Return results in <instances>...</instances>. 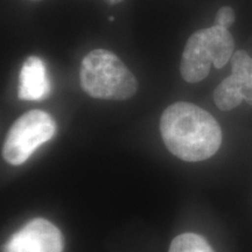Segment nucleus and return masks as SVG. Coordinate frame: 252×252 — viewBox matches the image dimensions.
Instances as JSON below:
<instances>
[{
	"label": "nucleus",
	"instance_id": "1",
	"mask_svg": "<svg viewBox=\"0 0 252 252\" xmlns=\"http://www.w3.org/2000/svg\"><path fill=\"white\" fill-rule=\"evenodd\" d=\"M160 131L169 152L184 161L209 159L222 144V131L216 119L191 103L169 105L162 112Z\"/></svg>",
	"mask_w": 252,
	"mask_h": 252
},
{
	"label": "nucleus",
	"instance_id": "2",
	"mask_svg": "<svg viewBox=\"0 0 252 252\" xmlns=\"http://www.w3.org/2000/svg\"><path fill=\"white\" fill-rule=\"evenodd\" d=\"M84 93L93 98L125 100L138 90V82L117 55L106 49H94L84 56L80 69Z\"/></svg>",
	"mask_w": 252,
	"mask_h": 252
},
{
	"label": "nucleus",
	"instance_id": "3",
	"mask_svg": "<svg viewBox=\"0 0 252 252\" xmlns=\"http://www.w3.org/2000/svg\"><path fill=\"white\" fill-rule=\"evenodd\" d=\"M235 40L228 28L213 25L195 32L182 53L180 72L188 83L203 81L214 65L223 68L234 55Z\"/></svg>",
	"mask_w": 252,
	"mask_h": 252
},
{
	"label": "nucleus",
	"instance_id": "4",
	"mask_svg": "<svg viewBox=\"0 0 252 252\" xmlns=\"http://www.w3.org/2000/svg\"><path fill=\"white\" fill-rule=\"evenodd\" d=\"M56 132L54 118L41 110H32L21 116L9 128L2 147V157L13 166L23 165L42 144Z\"/></svg>",
	"mask_w": 252,
	"mask_h": 252
},
{
	"label": "nucleus",
	"instance_id": "5",
	"mask_svg": "<svg viewBox=\"0 0 252 252\" xmlns=\"http://www.w3.org/2000/svg\"><path fill=\"white\" fill-rule=\"evenodd\" d=\"M61 231L45 219H34L19 229L2 247V252H62Z\"/></svg>",
	"mask_w": 252,
	"mask_h": 252
},
{
	"label": "nucleus",
	"instance_id": "6",
	"mask_svg": "<svg viewBox=\"0 0 252 252\" xmlns=\"http://www.w3.org/2000/svg\"><path fill=\"white\" fill-rule=\"evenodd\" d=\"M50 81L45 62L37 56H30L20 71L18 97L23 100H42L50 94Z\"/></svg>",
	"mask_w": 252,
	"mask_h": 252
},
{
	"label": "nucleus",
	"instance_id": "7",
	"mask_svg": "<svg viewBox=\"0 0 252 252\" xmlns=\"http://www.w3.org/2000/svg\"><path fill=\"white\" fill-rule=\"evenodd\" d=\"M232 80L241 90L245 102L252 105V59L245 50H237L231 60Z\"/></svg>",
	"mask_w": 252,
	"mask_h": 252
},
{
	"label": "nucleus",
	"instance_id": "8",
	"mask_svg": "<svg viewBox=\"0 0 252 252\" xmlns=\"http://www.w3.org/2000/svg\"><path fill=\"white\" fill-rule=\"evenodd\" d=\"M243 100L241 90L231 76L224 78L214 91V102L222 111H230L237 108Z\"/></svg>",
	"mask_w": 252,
	"mask_h": 252
},
{
	"label": "nucleus",
	"instance_id": "9",
	"mask_svg": "<svg viewBox=\"0 0 252 252\" xmlns=\"http://www.w3.org/2000/svg\"><path fill=\"white\" fill-rule=\"evenodd\" d=\"M169 252H215L202 236L191 234L179 235L173 239Z\"/></svg>",
	"mask_w": 252,
	"mask_h": 252
},
{
	"label": "nucleus",
	"instance_id": "10",
	"mask_svg": "<svg viewBox=\"0 0 252 252\" xmlns=\"http://www.w3.org/2000/svg\"><path fill=\"white\" fill-rule=\"evenodd\" d=\"M235 19L236 15L234 9L230 7V6H224V7H220L219 11H217L214 25L228 28L229 30V27L235 23Z\"/></svg>",
	"mask_w": 252,
	"mask_h": 252
},
{
	"label": "nucleus",
	"instance_id": "11",
	"mask_svg": "<svg viewBox=\"0 0 252 252\" xmlns=\"http://www.w3.org/2000/svg\"><path fill=\"white\" fill-rule=\"evenodd\" d=\"M108 4H111V5H116V4H119V2H122L123 0H105Z\"/></svg>",
	"mask_w": 252,
	"mask_h": 252
},
{
	"label": "nucleus",
	"instance_id": "12",
	"mask_svg": "<svg viewBox=\"0 0 252 252\" xmlns=\"http://www.w3.org/2000/svg\"><path fill=\"white\" fill-rule=\"evenodd\" d=\"M109 20H110V21H113V20H115V19H113V17H110Z\"/></svg>",
	"mask_w": 252,
	"mask_h": 252
}]
</instances>
